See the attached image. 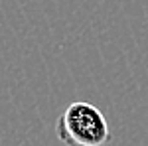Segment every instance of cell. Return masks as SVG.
I'll list each match as a JSON object with an SVG mask.
<instances>
[{
  "mask_svg": "<svg viewBox=\"0 0 148 146\" xmlns=\"http://www.w3.org/2000/svg\"><path fill=\"white\" fill-rule=\"evenodd\" d=\"M56 132L65 146H105L111 138L105 114L87 101L67 105L57 119Z\"/></svg>",
  "mask_w": 148,
  "mask_h": 146,
  "instance_id": "cell-1",
  "label": "cell"
}]
</instances>
